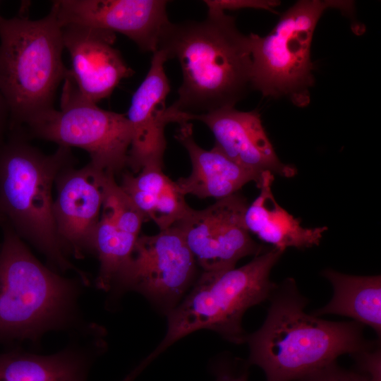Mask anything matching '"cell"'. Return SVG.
I'll use <instances>...</instances> for the list:
<instances>
[{"mask_svg":"<svg viewBox=\"0 0 381 381\" xmlns=\"http://www.w3.org/2000/svg\"><path fill=\"white\" fill-rule=\"evenodd\" d=\"M158 49L167 60L179 61L183 75L178 98L164 114L167 124L177 123L183 115L235 107L252 89L248 35L225 12L207 10L201 21L170 22Z\"/></svg>","mask_w":381,"mask_h":381,"instance_id":"obj_1","label":"cell"},{"mask_svg":"<svg viewBox=\"0 0 381 381\" xmlns=\"http://www.w3.org/2000/svg\"><path fill=\"white\" fill-rule=\"evenodd\" d=\"M268 299L263 324L246 338V363L260 367L266 381H296L341 355L353 356L378 346L364 338L363 325L358 322H332L306 313L307 299L293 279L277 284Z\"/></svg>","mask_w":381,"mask_h":381,"instance_id":"obj_2","label":"cell"},{"mask_svg":"<svg viewBox=\"0 0 381 381\" xmlns=\"http://www.w3.org/2000/svg\"><path fill=\"white\" fill-rule=\"evenodd\" d=\"M71 148L58 146L46 155L18 135L0 145V224H6L40 250L56 270L86 274L68 260L54 217L52 188L59 173L73 165Z\"/></svg>","mask_w":381,"mask_h":381,"instance_id":"obj_3","label":"cell"},{"mask_svg":"<svg viewBox=\"0 0 381 381\" xmlns=\"http://www.w3.org/2000/svg\"><path fill=\"white\" fill-rule=\"evenodd\" d=\"M285 250L272 247L238 268L202 272L181 302L166 315L167 333L157 348L131 373L135 378L161 353L186 335L210 329L236 344L246 342L242 318L247 310L267 300L277 284L270 272Z\"/></svg>","mask_w":381,"mask_h":381,"instance_id":"obj_4","label":"cell"},{"mask_svg":"<svg viewBox=\"0 0 381 381\" xmlns=\"http://www.w3.org/2000/svg\"><path fill=\"white\" fill-rule=\"evenodd\" d=\"M64 49L62 27L52 8L35 20L0 15V92L11 129L54 108L68 71Z\"/></svg>","mask_w":381,"mask_h":381,"instance_id":"obj_5","label":"cell"},{"mask_svg":"<svg viewBox=\"0 0 381 381\" xmlns=\"http://www.w3.org/2000/svg\"><path fill=\"white\" fill-rule=\"evenodd\" d=\"M0 339L36 341L75 318L78 284L42 265L24 241L1 224Z\"/></svg>","mask_w":381,"mask_h":381,"instance_id":"obj_6","label":"cell"},{"mask_svg":"<svg viewBox=\"0 0 381 381\" xmlns=\"http://www.w3.org/2000/svg\"><path fill=\"white\" fill-rule=\"evenodd\" d=\"M354 13L351 1L300 0L280 15L265 36L248 35L252 59V89L264 97H284L305 107L315 83L311 44L318 23L325 11Z\"/></svg>","mask_w":381,"mask_h":381,"instance_id":"obj_7","label":"cell"},{"mask_svg":"<svg viewBox=\"0 0 381 381\" xmlns=\"http://www.w3.org/2000/svg\"><path fill=\"white\" fill-rule=\"evenodd\" d=\"M35 137L59 146L79 147L92 164L115 175L127 167L132 128L125 114L100 108L83 97L68 74L63 81L60 105L25 124Z\"/></svg>","mask_w":381,"mask_h":381,"instance_id":"obj_8","label":"cell"},{"mask_svg":"<svg viewBox=\"0 0 381 381\" xmlns=\"http://www.w3.org/2000/svg\"><path fill=\"white\" fill-rule=\"evenodd\" d=\"M196 265L181 231L172 226L138 236L112 289L136 291L167 315L195 283Z\"/></svg>","mask_w":381,"mask_h":381,"instance_id":"obj_9","label":"cell"},{"mask_svg":"<svg viewBox=\"0 0 381 381\" xmlns=\"http://www.w3.org/2000/svg\"><path fill=\"white\" fill-rule=\"evenodd\" d=\"M247 200L238 192L201 210L190 207L174 226L181 231L198 265L205 272H223L238 261L266 250L246 228Z\"/></svg>","mask_w":381,"mask_h":381,"instance_id":"obj_10","label":"cell"},{"mask_svg":"<svg viewBox=\"0 0 381 381\" xmlns=\"http://www.w3.org/2000/svg\"><path fill=\"white\" fill-rule=\"evenodd\" d=\"M165 0H57L52 9L61 27L78 25L124 35L154 53L170 23Z\"/></svg>","mask_w":381,"mask_h":381,"instance_id":"obj_11","label":"cell"},{"mask_svg":"<svg viewBox=\"0 0 381 381\" xmlns=\"http://www.w3.org/2000/svg\"><path fill=\"white\" fill-rule=\"evenodd\" d=\"M107 172L89 162L64 169L55 184L53 212L57 235L66 255L82 258L92 252V237L99 222Z\"/></svg>","mask_w":381,"mask_h":381,"instance_id":"obj_12","label":"cell"},{"mask_svg":"<svg viewBox=\"0 0 381 381\" xmlns=\"http://www.w3.org/2000/svg\"><path fill=\"white\" fill-rule=\"evenodd\" d=\"M193 120L205 123L214 135V147L241 167L260 176L270 172L291 178L297 174L295 167L278 157L258 110L226 107L203 114L183 115L177 123Z\"/></svg>","mask_w":381,"mask_h":381,"instance_id":"obj_13","label":"cell"},{"mask_svg":"<svg viewBox=\"0 0 381 381\" xmlns=\"http://www.w3.org/2000/svg\"><path fill=\"white\" fill-rule=\"evenodd\" d=\"M62 35L71 62L68 74L90 101L97 104L107 98L122 80L133 74L114 47L115 33L70 24L62 27Z\"/></svg>","mask_w":381,"mask_h":381,"instance_id":"obj_14","label":"cell"},{"mask_svg":"<svg viewBox=\"0 0 381 381\" xmlns=\"http://www.w3.org/2000/svg\"><path fill=\"white\" fill-rule=\"evenodd\" d=\"M167 61L163 51L157 49L152 53L149 71L133 93L125 114L132 128L127 167L133 174L145 167L163 168L167 147L164 128L167 125L163 117L170 92L164 70Z\"/></svg>","mask_w":381,"mask_h":381,"instance_id":"obj_15","label":"cell"},{"mask_svg":"<svg viewBox=\"0 0 381 381\" xmlns=\"http://www.w3.org/2000/svg\"><path fill=\"white\" fill-rule=\"evenodd\" d=\"M174 137L187 150L192 164L190 175L176 181L183 195L219 200L238 193L250 181L260 186L262 175L241 167L214 147L207 150L199 146L190 121L179 123Z\"/></svg>","mask_w":381,"mask_h":381,"instance_id":"obj_16","label":"cell"},{"mask_svg":"<svg viewBox=\"0 0 381 381\" xmlns=\"http://www.w3.org/2000/svg\"><path fill=\"white\" fill-rule=\"evenodd\" d=\"M274 179V175L270 172L262 173L258 187L260 193L246 210L244 220L250 234L283 250L318 246L328 228L302 226L301 219L291 215L276 201L272 189Z\"/></svg>","mask_w":381,"mask_h":381,"instance_id":"obj_17","label":"cell"},{"mask_svg":"<svg viewBox=\"0 0 381 381\" xmlns=\"http://www.w3.org/2000/svg\"><path fill=\"white\" fill-rule=\"evenodd\" d=\"M143 214L162 231L174 226L190 209L176 181L163 169L144 168L138 174L125 173L119 184Z\"/></svg>","mask_w":381,"mask_h":381,"instance_id":"obj_18","label":"cell"},{"mask_svg":"<svg viewBox=\"0 0 381 381\" xmlns=\"http://www.w3.org/2000/svg\"><path fill=\"white\" fill-rule=\"evenodd\" d=\"M322 276L332 284L333 295L325 306L315 310V316L338 315L372 328L381 334V277L358 276L326 269Z\"/></svg>","mask_w":381,"mask_h":381,"instance_id":"obj_19","label":"cell"},{"mask_svg":"<svg viewBox=\"0 0 381 381\" xmlns=\"http://www.w3.org/2000/svg\"><path fill=\"white\" fill-rule=\"evenodd\" d=\"M85 362L75 349L48 356L0 354V381H85Z\"/></svg>","mask_w":381,"mask_h":381,"instance_id":"obj_20","label":"cell"},{"mask_svg":"<svg viewBox=\"0 0 381 381\" xmlns=\"http://www.w3.org/2000/svg\"><path fill=\"white\" fill-rule=\"evenodd\" d=\"M358 368L357 370H349L334 362L296 381H381V375Z\"/></svg>","mask_w":381,"mask_h":381,"instance_id":"obj_21","label":"cell"},{"mask_svg":"<svg viewBox=\"0 0 381 381\" xmlns=\"http://www.w3.org/2000/svg\"><path fill=\"white\" fill-rule=\"evenodd\" d=\"M207 10L236 11L243 8H253L276 13L275 8L280 4L276 0H205Z\"/></svg>","mask_w":381,"mask_h":381,"instance_id":"obj_22","label":"cell"},{"mask_svg":"<svg viewBox=\"0 0 381 381\" xmlns=\"http://www.w3.org/2000/svg\"><path fill=\"white\" fill-rule=\"evenodd\" d=\"M248 366L247 363L241 367L236 363H219L214 368L215 381H248Z\"/></svg>","mask_w":381,"mask_h":381,"instance_id":"obj_23","label":"cell"},{"mask_svg":"<svg viewBox=\"0 0 381 381\" xmlns=\"http://www.w3.org/2000/svg\"><path fill=\"white\" fill-rule=\"evenodd\" d=\"M9 112L6 103L0 92V145L3 143L4 135L9 126Z\"/></svg>","mask_w":381,"mask_h":381,"instance_id":"obj_24","label":"cell"}]
</instances>
